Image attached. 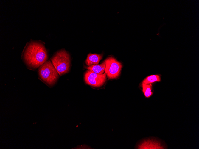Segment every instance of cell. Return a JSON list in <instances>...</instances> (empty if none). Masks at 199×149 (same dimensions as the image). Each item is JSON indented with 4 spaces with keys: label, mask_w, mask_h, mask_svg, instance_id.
Masks as SVG:
<instances>
[{
    "label": "cell",
    "mask_w": 199,
    "mask_h": 149,
    "mask_svg": "<svg viewBox=\"0 0 199 149\" xmlns=\"http://www.w3.org/2000/svg\"><path fill=\"white\" fill-rule=\"evenodd\" d=\"M84 78L87 84L94 87H100L106 81V75L105 73L99 74L88 70L85 74Z\"/></svg>",
    "instance_id": "obj_5"
},
{
    "label": "cell",
    "mask_w": 199,
    "mask_h": 149,
    "mask_svg": "<svg viewBox=\"0 0 199 149\" xmlns=\"http://www.w3.org/2000/svg\"><path fill=\"white\" fill-rule=\"evenodd\" d=\"M105 68V64L103 62L100 65H92L85 68L97 74H102L104 72Z\"/></svg>",
    "instance_id": "obj_8"
},
{
    "label": "cell",
    "mask_w": 199,
    "mask_h": 149,
    "mask_svg": "<svg viewBox=\"0 0 199 149\" xmlns=\"http://www.w3.org/2000/svg\"><path fill=\"white\" fill-rule=\"evenodd\" d=\"M105 64V73L109 79H115L120 75L122 65L114 57L111 56L104 61Z\"/></svg>",
    "instance_id": "obj_4"
},
{
    "label": "cell",
    "mask_w": 199,
    "mask_h": 149,
    "mask_svg": "<svg viewBox=\"0 0 199 149\" xmlns=\"http://www.w3.org/2000/svg\"><path fill=\"white\" fill-rule=\"evenodd\" d=\"M52 63L61 76L68 73L69 70L71 59L69 53L64 49L56 52L51 58Z\"/></svg>",
    "instance_id": "obj_3"
},
{
    "label": "cell",
    "mask_w": 199,
    "mask_h": 149,
    "mask_svg": "<svg viewBox=\"0 0 199 149\" xmlns=\"http://www.w3.org/2000/svg\"><path fill=\"white\" fill-rule=\"evenodd\" d=\"M21 58L28 69L33 70L38 68L48 59L47 51L44 43L40 40H31L25 46Z\"/></svg>",
    "instance_id": "obj_1"
},
{
    "label": "cell",
    "mask_w": 199,
    "mask_h": 149,
    "mask_svg": "<svg viewBox=\"0 0 199 149\" xmlns=\"http://www.w3.org/2000/svg\"><path fill=\"white\" fill-rule=\"evenodd\" d=\"M160 81V78L158 75H152L147 77L143 80L142 83L145 84H151Z\"/></svg>",
    "instance_id": "obj_9"
},
{
    "label": "cell",
    "mask_w": 199,
    "mask_h": 149,
    "mask_svg": "<svg viewBox=\"0 0 199 149\" xmlns=\"http://www.w3.org/2000/svg\"><path fill=\"white\" fill-rule=\"evenodd\" d=\"M139 146V149H164L160 143L156 141H145Z\"/></svg>",
    "instance_id": "obj_7"
},
{
    "label": "cell",
    "mask_w": 199,
    "mask_h": 149,
    "mask_svg": "<svg viewBox=\"0 0 199 149\" xmlns=\"http://www.w3.org/2000/svg\"><path fill=\"white\" fill-rule=\"evenodd\" d=\"M38 72L40 79L50 87L55 84L59 77V74L50 60L39 67Z\"/></svg>",
    "instance_id": "obj_2"
},
{
    "label": "cell",
    "mask_w": 199,
    "mask_h": 149,
    "mask_svg": "<svg viewBox=\"0 0 199 149\" xmlns=\"http://www.w3.org/2000/svg\"><path fill=\"white\" fill-rule=\"evenodd\" d=\"M102 54L89 53L87 56L85 61V64L88 66L92 65H98L102 59Z\"/></svg>",
    "instance_id": "obj_6"
},
{
    "label": "cell",
    "mask_w": 199,
    "mask_h": 149,
    "mask_svg": "<svg viewBox=\"0 0 199 149\" xmlns=\"http://www.w3.org/2000/svg\"><path fill=\"white\" fill-rule=\"evenodd\" d=\"M142 85L143 92L144 95L147 98L150 97L153 94L151 92L152 85L151 84H145L142 83Z\"/></svg>",
    "instance_id": "obj_10"
}]
</instances>
